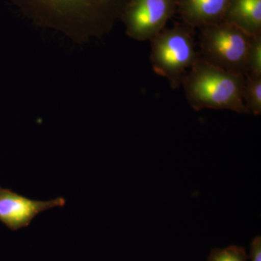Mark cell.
I'll return each mask as SVG.
<instances>
[{"instance_id": "10", "label": "cell", "mask_w": 261, "mask_h": 261, "mask_svg": "<svg viewBox=\"0 0 261 261\" xmlns=\"http://www.w3.org/2000/svg\"><path fill=\"white\" fill-rule=\"evenodd\" d=\"M261 77V34L252 37L247 57V74Z\"/></svg>"}, {"instance_id": "8", "label": "cell", "mask_w": 261, "mask_h": 261, "mask_svg": "<svg viewBox=\"0 0 261 261\" xmlns=\"http://www.w3.org/2000/svg\"><path fill=\"white\" fill-rule=\"evenodd\" d=\"M224 20L250 37L261 34V0H231Z\"/></svg>"}, {"instance_id": "3", "label": "cell", "mask_w": 261, "mask_h": 261, "mask_svg": "<svg viewBox=\"0 0 261 261\" xmlns=\"http://www.w3.org/2000/svg\"><path fill=\"white\" fill-rule=\"evenodd\" d=\"M195 29L187 24L176 23L164 29L151 42L150 61L154 73L167 79L172 89H178L200 58L196 51Z\"/></svg>"}, {"instance_id": "6", "label": "cell", "mask_w": 261, "mask_h": 261, "mask_svg": "<svg viewBox=\"0 0 261 261\" xmlns=\"http://www.w3.org/2000/svg\"><path fill=\"white\" fill-rule=\"evenodd\" d=\"M63 197L47 201L34 200L0 188V221L11 230L27 227L38 215L55 207H63Z\"/></svg>"}, {"instance_id": "9", "label": "cell", "mask_w": 261, "mask_h": 261, "mask_svg": "<svg viewBox=\"0 0 261 261\" xmlns=\"http://www.w3.org/2000/svg\"><path fill=\"white\" fill-rule=\"evenodd\" d=\"M243 99L250 113L258 116L261 113V77L245 75Z\"/></svg>"}, {"instance_id": "2", "label": "cell", "mask_w": 261, "mask_h": 261, "mask_svg": "<svg viewBox=\"0 0 261 261\" xmlns=\"http://www.w3.org/2000/svg\"><path fill=\"white\" fill-rule=\"evenodd\" d=\"M245 75L221 69L199 58L183 81L187 101L195 111L208 108L247 113L243 99Z\"/></svg>"}, {"instance_id": "12", "label": "cell", "mask_w": 261, "mask_h": 261, "mask_svg": "<svg viewBox=\"0 0 261 261\" xmlns=\"http://www.w3.org/2000/svg\"><path fill=\"white\" fill-rule=\"evenodd\" d=\"M250 259L251 261H261V238L257 236L250 244Z\"/></svg>"}, {"instance_id": "7", "label": "cell", "mask_w": 261, "mask_h": 261, "mask_svg": "<svg viewBox=\"0 0 261 261\" xmlns=\"http://www.w3.org/2000/svg\"><path fill=\"white\" fill-rule=\"evenodd\" d=\"M231 0H177L176 13L181 22L192 29L224 20Z\"/></svg>"}, {"instance_id": "11", "label": "cell", "mask_w": 261, "mask_h": 261, "mask_svg": "<svg viewBox=\"0 0 261 261\" xmlns=\"http://www.w3.org/2000/svg\"><path fill=\"white\" fill-rule=\"evenodd\" d=\"M248 258L244 247L231 245L223 249H213L207 261H248Z\"/></svg>"}, {"instance_id": "1", "label": "cell", "mask_w": 261, "mask_h": 261, "mask_svg": "<svg viewBox=\"0 0 261 261\" xmlns=\"http://www.w3.org/2000/svg\"><path fill=\"white\" fill-rule=\"evenodd\" d=\"M36 25L76 42L102 37L121 20L129 0H10Z\"/></svg>"}, {"instance_id": "4", "label": "cell", "mask_w": 261, "mask_h": 261, "mask_svg": "<svg viewBox=\"0 0 261 261\" xmlns=\"http://www.w3.org/2000/svg\"><path fill=\"white\" fill-rule=\"evenodd\" d=\"M199 31L201 59L226 71L246 75L252 37L225 20L200 27Z\"/></svg>"}, {"instance_id": "5", "label": "cell", "mask_w": 261, "mask_h": 261, "mask_svg": "<svg viewBox=\"0 0 261 261\" xmlns=\"http://www.w3.org/2000/svg\"><path fill=\"white\" fill-rule=\"evenodd\" d=\"M177 0H129L121 20L127 36L137 41H151L176 13Z\"/></svg>"}]
</instances>
